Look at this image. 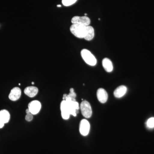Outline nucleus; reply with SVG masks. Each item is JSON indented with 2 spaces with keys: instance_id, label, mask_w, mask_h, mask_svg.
Masks as SVG:
<instances>
[{
  "instance_id": "f257e3e1",
  "label": "nucleus",
  "mask_w": 154,
  "mask_h": 154,
  "mask_svg": "<svg viewBox=\"0 0 154 154\" xmlns=\"http://www.w3.org/2000/svg\"><path fill=\"white\" fill-rule=\"evenodd\" d=\"M90 25H84L72 24L70 28L71 32L77 38L85 39L88 35Z\"/></svg>"
},
{
  "instance_id": "f03ea898",
  "label": "nucleus",
  "mask_w": 154,
  "mask_h": 154,
  "mask_svg": "<svg viewBox=\"0 0 154 154\" xmlns=\"http://www.w3.org/2000/svg\"><path fill=\"white\" fill-rule=\"evenodd\" d=\"M81 56L85 63L91 66H94L97 63V60L94 54L88 49H83L81 51Z\"/></svg>"
},
{
  "instance_id": "7ed1b4c3",
  "label": "nucleus",
  "mask_w": 154,
  "mask_h": 154,
  "mask_svg": "<svg viewBox=\"0 0 154 154\" xmlns=\"http://www.w3.org/2000/svg\"><path fill=\"white\" fill-rule=\"evenodd\" d=\"M82 114L86 118H89L92 115V110L90 103L87 101H83L80 106Z\"/></svg>"
},
{
  "instance_id": "20e7f679",
  "label": "nucleus",
  "mask_w": 154,
  "mask_h": 154,
  "mask_svg": "<svg viewBox=\"0 0 154 154\" xmlns=\"http://www.w3.org/2000/svg\"><path fill=\"white\" fill-rule=\"evenodd\" d=\"M71 22L73 24L88 26L91 23V20L90 18H88L87 16H75L72 18Z\"/></svg>"
},
{
  "instance_id": "39448f33",
  "label": "nucleus",
  "mask_w": 154,
  "mask_h": 154,
  "mask_svg": "<svg viewBox=\"0 0 154 154\" xmlns=\"http://www.w3.org/2000/svg\"><path fill=\"white\" fill-rule=\"evenodd\" d=\"M41 102L37 100L31 101L28 105V108L33 115H36L41 110Z\"/></svg>"
},
{
  "instance_id": "423d86ee",
  "label": "nucleus",
  "mask_w": 154,
  "mask_h": 154,
  "mask_svg": "<svg viewBox=\"0 0 154 154\" xmlns=\"http://www.w3.org/2000/svg\"><path fill=\"white\" fill-rule=\"evenodd\" d=\"M61 114L62 118L64 120H67L70 117V113L68 105L65 100H63L60 103Z\"/></svg>"
},
{
  "instance_id": "0eeeda50",
  "label": "nucleus",
  "mask_w": 154,
  "mask_h": 154,
  "mask_svg": "<svg viewBox=\"0 0 154 154\" xmlns=\"http://www.w3.org/2000/svg\"><path fill=\"white\" fill-rule=\"evenodd\" d=\"M90 124L86 119L81 120L79 125V131L81 134L83 136L88 135L90 130Z\"/></svg>"
},
{
  "instance_id": "6e6552de",
  "label": "nucleus",
  "mask_w": 154,
  "mask_h": 154,
  "mask_svg": "<svg viewBox=\"0 0 154 154\" xmlns=\"http://www.w3.org/2000/svg\"><path fill=\"white\" fill-rule=\"evenodd\" d=\"M22 95L21 89L18 87H15L11 90L9 95V98L11 101H17L19 100Z\"/></svg>"
},
{
  "instance_id": "1a4fd4ad",
  "label": "nucleus",
  "mask_w": 154,
  "mask_h": 154,
  "mask_svg": "<svg viewBox=\"0 0 154 154\" xmlns=\"http://www.w3.org/2000/svg\"><path fill=\"white\" fill-rule=\"evenodd\" d=\"M97 97L98 100L102 103H105L108 99V95L106 91L103 88H99L97 91Z\"/></svg>"
},
{
  "instance_id": "9d476101",
  "label": "nucleus",
  "mask_w": 154,
  "mask_h": 154,
  "mask_svg": "<svg viewBox=\"0 0 154 154\" xmlns=\"http://www.w3.org/2000/svg\"><path fill=\"white\" fill-rule=\"evenodd\" d=\"M38 88L35 86H29L25 88L24 93L30 98L35 97L38 94Z\"/></svg>"
},
{
  "instance_id": "9b49d317",
  "label": "nucleus",
  "mask_w": 154,
  "mask_h": 154,
  "mask_svg": "<svg viewBox=\"0 0 154 154\" xmlns=\"http://www.w3.org/2000/svg\"><path fill=\"white\" fill-rule=\"evenodd\" d=\"M127 88L125 86L122 85L118 87L114 91V96L117 98H120L126 94Z\"/></svg>"
},
{
  "instance_id": "f8f14e48",
  "label": "nucleus",
  "mask_w": 154,
  "mask_h": 154,
  "mask_svg": "<svg viewBox=\"0 0 154 154\" xmlns=\"http://www.w3.org/2000/svg\"><path fill=\"white\" fill-rule=\"evenodd\" d=\"M11 119V115L8 111L5 109L0 110V120L5 124L8 123Z\"/></svg>"
},
{
  "instance_id": "ddd939ff",
  "label": "nucleus",
  "mask_w": 154,
  "mask_h": 154,
  "mask_svg": "<svg viewBox=\"0 0 154 154\" xmlns=\"http://www.w3.org/2000/svg\"><path fill=\"white\" fill-rule=\"evenodd\" d=\"M102 66L106 72H110L113 71V63L109 59L107 58H105L102 60Z\"/></svg>"
},
{
  "instance_id": "4468645a",
  "label": "nucleus",
  "mask_w": 154,
  "mask_h": 154,
  "mask_svg": "<svg viewBox=\"0 0 154 154\" xmlns=\"http://www.w3.org/2000/svg\"><path fill=\"white\" fill-rule=\"evenodd\" d=\"M67 97H69L73 101H76V94L75 93L73 88H71L70 89V93L69 94H66Z\"/></svg>"
},
{
  "instance_id": "2eb2a0df",
  "label": "nucleus",
  "mask_w": 154,
  "mask_h": 154,
  "mask_svg": "<svg viewBox=\"0 0 154 154\" xmlns=\"http://www.w3.org/2000/svg\"><path fill=\"white\" fill-rule=\"evenodd\" d=\"M77 0H62V3L63 5L69 6L75 4Z\"/></svg>"
},
{
  "instance_id": "dca6fc26",
  "label": "nucleus",
  "mask_w": 154,
  "mask_h": 154,
  "mask_svg": "<svg viewBox=\"0 0 154 154\" xmlns=\"http://www.w3.org/2000/svg\"><path fill=\"white\" fill-rule=\"evenodd\" d=\"M146 125L149 128H154V117L149 119L146 122Z\"/></svg>"
},
{
  "instance_id": "f3484780",
  "label": "nucleus",
  "mask_w": 154,
  "mask_h": 154,
  "mask_svg": "<svg viewBox=\"0 0 154 154\" xmlns=\"http://www.w3.org/2000/svg\"><path fill=\"white\" fill-rule=\"evenodd\" d=\"M33 115L31 113H27L25 117V119L26 121L29 122L32 121L33 118Z\"/></svg>"
},
{
  "instance_id": "a211bd4d",
  "label": "nucleus",
  "mask_w": 154,
  "mask_h": 154,
  "mask_svg": "<svg viewBox=\"0 0 154 154\" xmlns=\"http://www.w3.org/2000/svg\"><path fill=\"white\" fill-rule=\"evenodd\" d=\"M5 125V123H3L1 121V120H0V129L3 128L4 127Z\"/></svg>"
},
{
  "instance_id": "6ab92c4d",
  "label": "nucleus",
  "mask_w": 154,
  "mask_h": 154,
  "mask_svg": "<svg viewBox=\"0 0 154 154\" xmlns=\"http://www.w3.org/2000/svg\"><path fill=\"white\" fill-rule=\"evenodd\" d=\"M57 6L58 7H61V6L60 5H57Z\"/></svg>"
},
{
  "instance_id": "aec40b11",
  "label": "nucleus",
  "mask_w": 154,
  "mask_h": 154,
  "mask_svg": "<svg viewBox=\"0 0 154 154\" xmlns=\"http://www.w3.org/2000/svg\"><path fill=\"white\" fill-rule=\"evenodd\" d=\"M31 84H32V85H34V83L33 82H32V83H31Z\"/></svg>"
}]
</instances>
